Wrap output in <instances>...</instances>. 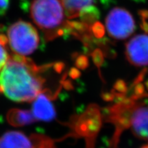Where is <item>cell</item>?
I'll list each match as a JSON object with an SVG mask.
<instances>
[{
	"label": "cell",
	"instance_id": "2e32d148",
	"mask_svg": "<svg viewBox=\"0 0 148 148\" xmlns=\"http://www.w3.org/2000/svg\"><path fill=\"white\" fill-rule=\"evenodd\" d=\"M10 0H0V16L4 15L9 7Z\"/></svg>",
	"mask_w": 148,
	"mask_h": 148
},
{
	"label": "cell",
	"instance_id": "e0dca14e",
	"mask_svg": "<svg viewBox=\"0 0 148 148\" xmlns=\"http://www.w3.org/2000/svg\"><path fill=\"white\" fill-rule=\"evenodd\" d=\"M138 14L140 16L141 21H146L148 19V10L141 9L138 11Z\"/></svg>",
	"mask_w": 148,
	"mask_h": 148
},
{
	"label": "cell",
	"instance_id": "6da1fadb",
	"mask_svg": "<svg viewBox=\"0 0 148 148\" xmlns=\"http://www.w3.org/2000/svg\"><path fill=\"white\" fill-rule=\"evenodd\" d=\"M44 69L25 56H10L0 71V92L16 102L34 101L43 92Z\"/></svg>",
	"mask_w": 148,
	"mask_h": 148
},
{
	"label": "cell",
	"instance_id": "ac0fdd59",
	"mask_svg": "<svg viewBox=\"0 0 148 148\" xmlns=\"http://www.w3.org/2000/svg\"><path fill=\"white\" fill-rule=\"evenodd\" d=\"M140 27L142 30L146 34H148V23L146 21H141L140 23Z\"/></svg>",
	"mask_w": 148,
	"mask_h": 148
},
{
	"label": "cell",
	"instance_id": "d6986e66",
	"mask_svg": "<svg viewBox=\"0 0 148 148\" xmlns=\"http://www.w3.org/2000/svg\"><path fill=\"white\" fill-rule=\"evenodd\" d=\"M140 148H148V144H147V145H145L142 146V147H140Z\"/></svg>",
	"mask_w": 148,
	"mask_h": 148
},
{
	"label": "cell",
	"instance_id": "5b68a950",
	"mask_svg": "<svg viewBox=\"0 0 148 148\" xmlns=\"http://www.w3.org/2000/svg\"><path fill=\"white\" fill-rule=\"evenodd\" d=\"M106 27L111 38L123 40L130 36L136 29L134 18L126 9L115 7L106 18Z\"/></svg>",
	"mask_w": 148,
	"mask_h": 148
},
{
	"label": "cell",
	"instance_id": "3957f363",
	"mask_svg": "<svg viewBox=\"0 0 148 148\" xmlns=\"http://www.w3.org/2000/svg\"><path fill=\"white\" fill-rule=\"evenodd\" d=\"M30 14L49 40L60 36L71 27V24L69 26L66 23V12L61 0H34Z\"/></svg>",
	"mask_w": 148,
	"mask_h": 148
},
{
	"label": "cell",
	"instance_id": "7a4b0ae2",
	"mask_svg": "<svg viewBox=\"0 0 148 148\" xmlns=\"http://www.w3.org/2000/svg\"><path fill=\"white\" fill-rule=\"evenodd\" d=\"M115 103L108 108V119L114 125V145L125 130L130 131L136 137L148 141V103L131 95L112 90Z\"/></svg>",
	"mask_w": 148,
	"mask_h": 148
},
{
	"label": "cell",
	"instance_id": "4fadbf2b",
	"mask_svg": "<svg viewBox=\"0 0 148 148\" xmlns=\"http://www.w3.org/2000/svg\"><path fill=\"white\" fill-rule=\"evenodd\" d=\"M113 88V90H115L116 92H121V93H127V87L126 83L123 79H117L114 83Z\"/></svg>",
	"mask_w": 148,
	"mask_h": 148
},
{
	"label": "cell",
	"instance_id": "ffe728a7",
	"mask_svg": "<svg viewBox=\"0 0 148 148\" xmlns=\"http://www.w3.org/2000/svg\"><path fill=\"white\" fill-rule=\"evenodd\" d=\"M145 86H146V87H147V88L148 89V80L146 81V82H145Z\"/></svg>",
	"mask_w": 148,
	"mask_h": 148
},
{
	"label": "cell",
	"instance_id": "9c48e42d",
	"mask_svg": "<svg viewBox=\"0 0 148 148\" xmlns=\"http://www.w3.org/2000/svg\"><path fill=\"white\" fill-rule=\"evenodd\" d=\"M65 10L66 17H81L87 9L92 6L94 0H61Z\"/></svg>",
	"mask_w": 148,
	"mask_h": 148
},
{
	"label": "cell",
	"instance_id": "8fae6325",
	"mask_svg": "<svg viewBox=\"0 0 148 148\" xmlns=\"http://www.w3.org/2000/svg\"><path fill=\"white\" fill-rule=\"evenodd\" d=\"M7 37L3 34H0V71L2 70L10 58L7 49Z\"/></svg>",
	"mask_w": 148,
	"mask_h": 148
},
{
	"label": "cell",
	"instance_id": "8992f818",
	"mask_svg": "<svg viewBox=\"0 0 148 148\" xmlns=\"http://www.w3.org/2000/svg\"><path fill=\"white\" fill-rule=\"evenodd\" d=\"M125 56L128 62L135 66L148 65V36L138 34L125 45Z\"/></svg>",
	"mask_w": 148,
	"mask_h": 148
},
{
	"label": "cell",
	"instance_id": "7c38bea8",
	"mask_svg": "<svg viewBox=\"0 0 148 148\" xmlns=\"http://www.w3.org/2000/svg\"><path fill=\"white\" fill-rule=\"evenodd\" d=\"M92 33L98 38H101L105 34V27L100 22H95L92 27Z\"/></svg>",
	"mask_w": 148,
	"mask_h": 148
},
{
	"label": "cell",
	"instance_id": "30bf717a",
	"mask_svg": "<svg viewBox=\"0 0 148 148\" xmlns=\"http://www.w3.org/2000/svg\"><path fill=\"white\" fill-rule=\"evenodd\" d=\"M9 121L11 123L16 125H26L32 123L35 121L31 111L26 110H12L9 114Z\"/></svg>",
	"mask_w": 148,
	"mask_h": 148
},
{
	"label": "cell",
	"instance_id": "ba28073f",
	"mask_svg": "<svg viewBox=\"0 0 148 148\" xmlns=\"http://www.w3.org/2000/svg\"><path fill=\"white\" fill-rule=\"evenodd\" d=\"M34 138L18 131H9L0 137V148H38Z\"/></svg>",
	"mask_w": 148,
	"mask_h": 148
},
{
	"label": "cell",
	"instance_id": "52a82bcc",
	"mask_svg": "<svg viewBox=\"0 0 148 148\" xmlns=\"http://www.w3.org/2000/svg\"><path fill=\"white\" fill-rule=\"evenodd\" d=\"M32 113L38 121H50L56 117V110L49 96L42 92L32 101Z\"/></svg>",
	"mask_w": 148,
	"mask_h": 148
},
{
	"label": "cell",
	"instance_id": "277c9868",
	"mask_svg": "<svg viewBox=\"0 0 148 148\" xmlns=\"http://www.w3.org/2000/svg\"><path fill=\"white\" fill-rule=\"evenodd\" d=\"M7 35L8 43L15 55L25 57L34 52L39 44L38 31L26 21H18L12 24Z\"/></svg>",
	"mask_w": 148,
	"mask_h": 148
},
{
	"label": "cell",
	"instance_id": "9a60e30c",
	"mask_svg": "<svg viewBox=\"0 0 148 148\" xmlns=\"http://www.w3.org/2000/svg\"><path fill=\"white\" fill-rule=\"evenodd\" d=\"M93 59L95 61V63L96 64L98 67L101 66V64L103 62V53L101 52L100 49H96L93 52Z\"/></svg>",
	"mask_w": 148,
	"mask_h": 148
},
{
	"label": "cell",
	"instance_id": "5bb4252c",
	"mask_svg": "<svg viewBox=\"0 0 148 148\" xmlns=\"http://www.w3.org/2000/svg\"><path fill=\"white\" fill-rule=\"evenodd\" d=\"M147 73H148V68L147 67L144 68V69L138 74V75L136 76V78L133 80L132 84H131L130 87V89L132 88L134 86H136V84H140V83L143 82V80L144 79V78H145V77L146 76V75H147Z\"/></svg>",
	"mask_w": 148,
	"mask_h": 148
}]
</instances>
